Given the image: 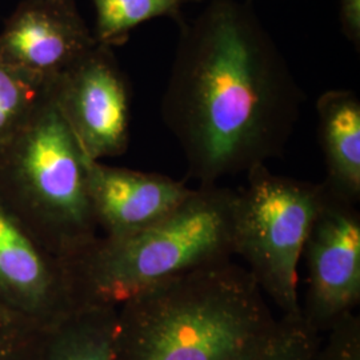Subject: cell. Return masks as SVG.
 Segmentation results:
<instances>
[{
	"instance_id": "obj_1",
	"label": "cell",
	"mask_w": 360,
	"mask_h": 360,
	"mask_svg": "<svg viewBox=\"0 0 360 360\" xmlns=\"http://www.w3.org/2000/svg\"><path fill=\"white\" fill-rule=\"evenodd\" d=\"M162 120L200 186L282 156L306 95L248 0L181 19Z\"/></svg>"
},
{
	"instance_id": "obj_2",
	"label": "cell",
	"mask_w": 360,
	"mask_h": 360,
	"mask_svg": "<svg viewBox=\"0 0 360 360\" xmlns=\"http://www.w3.org/2000/svg\"><path fill=\"white\" fill-rule=\"evenodd\" d=\"M120 306L116 360H245L278 322L232 260L154 284Z\"/></svg>"
},
{
	"instance_id": "obj_3",
	"label": "cell",
	"mask_w": 360,
	"mask_h": 360,
	"mask_svg": "<svg viewBox=\"0 0 360 360\" xmlns=\"http://www.w3.org/2000/svg\"><path fill=\"white\" fill-rule=\"evenodd\" d=\"M235 206L236 191L200 186L158 223L94 247L79 266L83 307H115L154 284L231 260Z\"/></svg>"
},
{
	"instance_id": "obj_4",
	"label": "cell",
	"mask_w": 360,
	"mask_h": 360,
	"mask_svg": "<svg viewBox=\"0 0 360 360\" xmlns=\"http://www.w3.org/2000/svg\"><path fill=\"white\" fill-rule=\"evenodd\" d=\"M236 191L233 255L282 316H300L297 266L309 227L324 196L323 183L272 174L266 165L251 168Z\"/></svg>"
},
{
	"instance_id": "obj_5",
	"label": "cell",
	"mask_w": 360,
	"mask_h": 360,
	"mask_svg": "<svg viewBox=\"0 0 360 360\" xmlns=\"http://www.w3.org/2000/svg\"><path fill=\"white\" fill-rule=\"evenodd\" d=\"M302 257L307 267L302 318L315 333L327 334L355 314L360 303L358 205L324 186L322 205L309 227Z\"/></svg>"
},
{
	"instance_id": "obj_6",
	"label": "cell",
	"mask_w": 360,
	"mask_h": 360,
	"mask_svg": "<svg viewBox=\"0 0 360 360\" xmlns=\"http://www.w3.org/2000/svg\"><path fill=\"white\" fill-rule=\"evenodd\" d=\"M91 160L123 154L129 144V90L111 49L98 44L49 87Z\"/></svg>"
},
{
	"instance_id": "obj_7",
	"label": "cell",
	"mask_w": 360,
	"mask_h": 360,
	"mask_svg": "<svg viewBox=\"0 0 360 360\" xmlns=\"http://www.w3.org/2000/svg\"><path fill=\"white\" fill-rule=\"evenodd\" d=\"M47 95V103L27 132L22 169L52 218L82 239L95 219L86 183L87 156L50 92Z\"/></svg>"
},
{
	"instance_id": "obj_8",
	"label": "cell",
	"mask_w": 360,
	"mask_h": 360,
	"mask_svg": "<svg viewBox=\"0 0 360 360\" xmlns=\"http://www.w3.org/2000/svg\"><path fill=\"white\" fill-rule=\"evenodd\" d=\"M96 46L74 0H26L0 32V63L49 89Z\"/></svg>"
},
{
	"instance_id": "obj_9",
	"label": "cell",
	"mask_w": 360,
	"mask_h": 360,
	"mask_svg": "<svg viewBox=\"0 0 360 360\" xmlns=\"http://www.w3.org/2000/svg\"><path fill=\"white\" fill-rule=\"evenodd\" d=\"M86 183L94 217L120 239L158 223L191 196L193 188L160 174L105 167L87 158Z\"/></svg>"
},
{
	"instance_id": "obj_10",
	"label": "cell",
	"mask_w": 360,
	"mask_h": 360,
	"mask_svg": "<svg viewBox=\"0 0 360 360\" xmlns=\"http://www.w3.org/2000/svg\"><path fill=\"white\" fill-rule=\"evenodd\" d=\"M324 186L358 205L360 200V101L354 91L330 90L316 102Z\"/></svg>"
},
{
	"instance_id": "obj_11",
	"label": "cell",
	"mask_w": 360,
	"mask_h": 360,
	"mask_svg": "<svg viewBox=\"0 0 360 360\" xmlns=\"http://www.w3.org/2000/svg\"><path fill=\"white\" fill-rule=\"evenodd\" d=\"M117 314L87 306L52 328L35 360H116Z\"/></svg>"
},
{
	"instance_id": "obj_12",
	"label": "cell",
	"mask_w": 360,
	"mask_h": 360,
	"mask_svg": "<svg viewBox=\"0 0 360 360\" xmlns=\"http://www.w3.org/2000/svg\"><path fill=\"white\" fill-rule=\"evenodd\" d=\"M95 7L94 37L104 47L127 41L135 27L155 18L167 16L179 23L181 10L199 0H92Z\"/></svg>"
},
{
	"instance_id": "obj_13",
	"label": "cell",
	"mask_w": 360,
	"mask_h": 360,
	"mask_svg": "<svg viewBox=\"0 0 360 360\" xmlns=\"http://www.w3.org/2000/svg\"><path fill=\"white\" fill-rule=\"evenodd\" d=\"M0 281L25 295L41 297L51 279L44 262L19 227L0 211Z\"/></svg>"
},
{
	"instance_id": "obj_14",
	"label": "cell",
	"mask_w": 360,
	"mask_h": 360,
	"mask_svg": "<svg viewBox=\"0 0 360 360\" xmlns=\"http://www.w3.org/2000/svg\"><path fill=\"white\" fill-rule=\"evenodd\" d=\"M321 335L300 316H281L266 340L245 360H315Z\"/></svg>"
},
{
	"instance_id": "obj_15",
	"label": "cell",
	"mask_w": 360,
	"mask_h": 360,
	"mask_svg": "<svg viewBox=\"0 0 360 360\" xmlns=\"http://www.w3.org/2000/svg\"><path fill=\"white\" fill-rule=\"evenodd\" d=\"M47 90L30 77L0 63V136L26 115L40 92Z\"/></svg>"
},
{
	"instance_id": "obj_16",
	"label": "cell",
	"mask_w": 360,
	"mask_h": 360,
	"mask_svg": "<svg viewBox=\"0 0 360 360\" xmlns=\"http://www.w3.org/2000/svg\"><path fill=\"white\" fill-rule=\"evenodd\" d=\"M315 360H360L359 315H349L327 333Z\"/></svg>"
},
{
	"instance_id": "obj_17",
	"label": "cell",
	"mask_w": 360,
	"mask_h": 360,
	"mask_svg": "<svg viewBox=\"0 0 360 360\" xmlns=\"http://www.w3.org/2000/svg\"><path fill=\"white\" fill-rule=\"evenodd\" d=\"M340 23L346 38L360 44V0H340Z\"/></svg>"
},
{
	"instance_id": "obj_18",
	"label": "cell",
	"mask_w": 360,
	"mask_h": 360,
	"mask_svg": "<svg viewBox=\"0 0 360 360\" xmlns=\"http://www.w3.org/2000/svg\"><path fill=\"white\" fill-rule=\"evenodd\" d=\"M27 348L13 335L0 328V360H27Z\"/></svg>"
}]
</instances>
